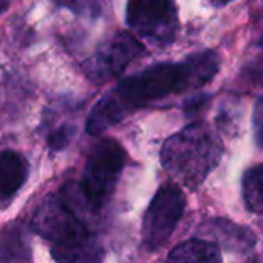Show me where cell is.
Listing matches in <instances>:
<instances>
[{"mask_svg": "<svg viewBox=\"0 0 263 263\" xmlns=\"http://www.w3.org/2000/svg\"><path fill=\"white\" fill-rule=\"evenodd\" d=\"M26 160L14 151H0V199H11L28 179Z\"/></svg>", "mask_w": 263, "mask_h": 263, "instance_id": "obj_9", "label": "cell"}, {"mask_svg": "<svg viewBox=\"0 0 263 263\" xmlns=\"http://www.w3.org/2000/svg\"><path fill=\"white\" fill-rule=\"evenodd\" d=\"M126 23L142 37L157 45H168L177 35V8L166 0L129 2L126 5Z\"/></svg>", "mask_w": 263, "mask_h": 263, "instance_id": "obj_6", "label": "cell"}, {"mask_svg": "<svg viewBox=\"0 0 263 263\" xmlns=\"http://www.w3.org/2000/svg\"><path fill=\"white\" fill-rule=\"evenodd\" d=\"M143 52L142 43L128 32H119L106 40L85 63V72L94 83H105L125 71Z\"/></svg>", "mask_w": 263, "mask_h": 263, "instance_id": "obj_7", "label": "cell"}, {"mask_svg": "<svg viewBox=\"0 0 263 263\" xmlns=\"http://www.w3.org/2000/svg\"><path fill=\"white\" fill-rule=\"evenodd\" d=\"M242 194L245 205L250 211L262 214L263 213V163L250 168L243 174Z\"/></svg>", "mask_w": 263, "mask_h": 263, "instance_id": "obj_11", "label": "cell"}, {"mask_svg": "<svg viewBox=\"0 0 263 263\" xmlns=\"http://www.w3.org/2000/svg\"><path fill=\"white\" fill-rule=\"evenodd\" d=\"M74 133H76V129L69 123H65V125L59 126L57 129H54L52 133H49V136L46 137V143H48L49 149H52V151L65 149L71 143Z\"/></svg>", "mask_w": 263, "mask_h": 263, "instance_id": "obj_12", "label": "cell"}, {"mask_svg": "<svg viewBox=\"0 0 263 263\" xmlns=\"http://www.w3.org/2000/svg\"><path fill=\"white\" fill-rule=\"evenodd\" d=\"M202 231L214 237L222 247L236 253H247L256 243V236L245 227L227 219H214L203 225Z\"/></svg>", "mask_w": 263, "mask_h": 263, "instance_id": "obj_8", "label": "cell"}, {"mask_svg": "<svg viewBox=\"0 0 263 263\" xmlns=\"http://www.w3.org/2000/svg\"><path fill=\"white\" fill-rule=\"evenodd\" d=\"M254 133H256V140L259 146L263 148V97L257 102L256 111H254Z\"/></svg>", "mask_w": 263, "mask_h": 263, "instance_id": "obj_14", "label": "cell"}, {"mask_svg": "<svg viewBox=\"0 0 263 263\" xmlns=\"http://www.w3.org/2000/svg\"><path fill=\"white\" fill-rule=\"evenodd\" d=\"M217 52H196L179 63H157L129 76L108 91L91 109L86 131L99 136L154 100L206 85L219 71Z\"/></svg>", "mask_w": 263, "mask_h": 263, "instance_id": "obj_1", "label": "cell"}, {"mask_svg": "<svg viewBox=\"0 0 263 263\" xmlns=\"http://www.w3.org/2000/svg\"><path fill=\"white\" fill-rule=\"evenodd\" d=\"M6 8H8V3H0V14H2V11L6 9Z\"/></svg>", "mask_w": 263, "mask_h": 263, "instance_id": "obj_16", "label": "cell"}, {"mask_svg": "<svg viewBox=\"0 0 263 263\" xmlns=\"http://www.w3.org/2000/svg\"><path fill=\"white\" fill-rule=\"evenodd\" d=\"M185 194L176 185H163L153 197L143 217V247L149 251L162 248L174 233L185 211Z\"/></svg>", "mask_w": 263, "mask_h": 263, "instance_id": "obj_5", "label": "cell"}, {"mask_svg": "<svg viewBox=\"0 0 263 263\" xmlns=\"http://www.w3.org/2000/svg\"><path fill=\"white\" fill-rule=\"evenodd\" d=\"M250 77H253V79H257V80L263 82V62L262 63H257V65H254V66L250 69Z\"/></svg>", "mask_w": 263, "mask_h": 263, "instance_id": "obj_15", "label": "cell"}, {"mask_svg": "<svg viewBox=\"0 0 263 263\" xmlns=\"http://www.w3.org/2000/svg\"><path fill=\"white\" fill-rule=\"evenodd\" d=\"M222 154L223 146L219 137L205 125L194 123L163 143L160 159L179 185L194 190L219 165Z\"/></svg>", "mask_w": 263, "mask_h": 263, "instance_id": "obj_2", "label": "cell"}, {"mask_svg": "<svg viewBox=\"0 0 263 263\" xmlns=\"http://www.w3.org/2000/svg\"><path fill=\"white\" fill-rule=\"evenodd\" d=\"M26 248V243H25V239L22 240V233L20 231H15L12 230L11 233H8L5 236V240L2 243V253L3 256L11 260L12 257H18V259H23L25 254H23V250Z\"/></svg>", "mask_w": 263, "mask_h": 263, "instance_id": "obj_13", "label": "cell"}, {"mask_svg": "<svg viewBox=\"0 0 263 263\" xmlns=\"http://www.w3.org/2000/svg\"><path fill=\"white\" fill-rule=\"evenodd\" d=\"M32 228L51 242V251H66L97 240L63 191L45 199L34 214Z\"/></svg>", "mask_w": 263, "mask_h": 263, "instance_id": "obj_3", "label": "cell"}, {"mask_svg": "<svg viewBox=\"0 0 263 263\" xmlns=\"http://www.w3.org/2000/svg\"><path fill=\"white\" fill-rule=\"evenodd\" d=\"M247 263H262L259 259H253V260H250V262H247Z\"/></svg>", "mask_w": 263, "mask_h": 263, "instance_id": "obj_17", "label": "cell"}, {"mask_svg": "<svg viewBox=\"0 0 263 263\" xmlns=\"http://www.w3.org/2000/svg\"><path fill=\"white\" fill-rule=\"evenodd\" d=\"M126 163V151L114 139H102L91 149L80 183L83 199L92 210H100L112 196Z\"/></svg>", "mask_w": 263, "mask_h": 263, "instance_id": "obj_4", "label": "cell"}, {"mask_svg": "<svg viewBox=\"0 0 263 263\" xmlns=\"http://www.w3.org/2000/svg\"><path fill=\"white\" fill-rule=\"evenodd\" d=\"M165 263H222V253L214 242L191 239L176 247Z\"/></svg>", "mask_w": 263, "mask_h": 263, "instance_id": "obj_10", "label": "cell"}, {"mask_svg": "<svg viewBox=\"0 0 263 263\" xmlns=\"http://www.w3.org/2000/svg\"><path fill=\"white\" fill-rule=\"evenodd\" d=\"M259 46H262V48H263V35H262V39L259 40Z\"/></svg>", "mask_w": 263, "mask_h": 263, "instance_id": "obj_18", "label": "cell"}]
</instances>
